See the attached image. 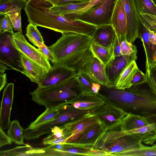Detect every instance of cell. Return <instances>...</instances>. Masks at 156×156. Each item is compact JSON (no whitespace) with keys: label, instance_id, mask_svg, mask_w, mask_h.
Returning <instances> with one entry per match:
<instances>
[{"label":"cell","instance_id":"2e32d148","mask_svg":"<svg viewBox=\"0 0 156 156\" xmlns=\"http://www.w3.org/2000/svg\"><path fill=\"white\" fill-rule=\"evenodd\" d=\"M106 102L98 94L82 93L67 104L76 109L93 112Z\"/></svg>","mask_w":156,"mask_h":156},{"label":"cell","instance_id":"7c38bea8","mask_svg":"<svg viewBox=\"0 0 156 156\" xmlns=\"http://www.w3.org/2000/svg\"><path fill=\"white\" fill-rule=\"evenodd\" d=\"M92 113L99 120L103 131L119 126L127 114L107 102Z\"/></svg>","mask_w":156,"mask_h":156},{"label":"cell","instance_id":"44dd1931","mask_svg":"<svg viewBox=\"0 0 156 156\" xmlns=\"http://www.w3.org/2000/svg\"><path fill=\"white\" fill-rule=\"evenodd\" d=\"M103 131L101 123L96 124L82 133L76 140L72 144L85 147L94 148L98 137Z\"/></svg>","mask_w":156,"mask_h":156},{"label":"cell","instance_id":"ee69618b","mask_svg":"<svg viewBox=\"0 0 156 156\" xmlns=\"http://www.w3.org/2000/svg\"><path fill=\"white\" fill-rule=\"evenodd\" d=\"M54 5L89 2L91 0H48Z\"/></svg>","mask_w":156,"mask_h":156},{"label":"cell","instance_id":"1f68e13d","mask_svg":"<svg viewBox=\"0 0 156 156\" xmlns=\"http://www.w3.org/2000/svg\"><path fill=\"white\" fill-rule=\"evenodd\" d=\"M156 155V149L152 146L149 147L144 145L137 147L120 152L114 156H139Z\"/></svg>","mask_w":156,"mask_h":156},{"label":"cell","instance_id":"9f6ffc18","mask_svg":"<svg viewBox=\"0 0 156 156\" xmlns=\"http://www.w3.org/2000/svg\"><path fill=\"white\" fill-rule=\"evenodd\" d=\"M155 66V67H156V65L155 66Z\"/></svg>","mask_w":156,"mask_h":156},{"label":"cell","instance_id":"b9f144b4","mask_svg":"<svg viewBox=\"0 0 156 156\" xmlns=\"http://www.w3.org/2000/svg\"><path fill=\"white\" fill-rule=\"evenodd\" d=\"M147 82L146 75L140 70L134 74L131 81L132 86Z\"/></svg>","mask_w":156,"mask_h":156},{"label":"cell","instance_id":"cb8c5ba5","mask_svg":"<svg viewBox=\"0 0 156 156\" xmlns=\"http://www.w3.org/2000/svg\"><path fill=\"white\" fill-rule=\"evenodd\" d=\"M139 70L136 60L132 61L121 74L115 88L122 90L130 88L132 86L131 81L133 77Z\"/></svg>","mask_w":156,"mask_h":156},{"label":"cell","instance_id":"9c48e42d","mask_svg":"<svg viewBox=\"0 0 156 156\" xmlns=\"http://www.w3.org/2000/svg\"><path fill=\"white\" fill-rule=\"evenodd\" d=\"M99 122L96 116L90 112L59 126L63 131L64 137L68 138L66 143L72 144L87 128Z\"/></svg>","mask_w":156,"mask_h":156},{"label":"cell","instance_id":"277c9868","mask_svg":"<svg viewBox=\"0 0 156 156\" xmlns=\"http://www.w3.org/2000/svg\"><path fill=\"white\" fill-rule=\"evenodd\" d=\"M82 92L81 86L75 76L54 85L38 86L30 94L33 101L46 109H52L67 104Z\"/></svg>","mask_w":156,"mask_h":156},{"label":"cell","instance_id":"9a60e30c","mask_svg":"<svg viewBox=\"0 0 156 156\" xmlns=\"http://www.w3.org/2000/svg\"><path fill=\"white\" fill-rule=\"evenodd\" d=\"M76 74L74 70L63 65L55 64L48 70L38 86L44 87L54 85L75 76Z\"/></svg>","mask_w":156,"mask_h":156},{"label":"cell","instance_id":"60d3db41","mask_svg":"<svg viewBox=\"0 0 156 156\" xmlns=\"http://www.w3.org/2000/svg\"><path fill=\"white\" fill-rule=\"evenodd\" d=\"M147 82L152 91L156 94V67L154 66L148 72H146Z\"/></svg>","mask_w":156,"mask_h":156},{"label":"cell","instance_id":"52a82bcc","mask_svg":"<svg viewBox=\"0 0 156 156\" xmlns=\"http://www.w3.org/2000/svg\"><path fill=\"white\" fill-rule=\"evenodd\" d=\"M14 34L5 32L0 34V62L24 74L26 70L23 64L21 54L14 41Z\"/></svg>","mask_w":156,"mask_h":156},{"label":"cell","instance_id":"c3c4849f","mask_svg":"<svg viewBox=\"0 0 156 156\" xmlns=\"http://www.w3.org/2000/svg\"><path fill=\"white\" fill-rule=\"evenodd\" d=\"M87 155L109 156L108 154L105 152L94 148H91L88 151Z\"/></svg>","mask_w":156,"mask_h":156},{"label":"cell","instance_id":"d4e9b609","mask_svg":"<svg viewBox=\"0 0 156 156\" xmlns=\"http://www.w3.org/2000/svg\"><path fill=\"white\" fill-rule=\"evenodd\" d=\"M149 124L150 123L146 118L137 115L129 113L123 118L120 126L121 130L126 131Z\"/></svg>","mask_w":156,"mask_h":156},{"label":"cell","instance_id":"7a4b0ae2","mask_svg":"<svg viewBox=\"0 0 156 156\" xmlns=\"http://www.w3.org/2000/svg\"><path fill=\"white\" fill-rule=\"evenodd\" d=\"M52 4L48 0H28L24 8L28 22L62 34H87L89 28L87 23L70 19L52 12L50 9Z\"/></svg>","mask_w":156,"mask_h":156},{"label":"cell","instance_id":"8992f818","mask_svg":"<svg viewBox=\"0 0 156 156\" xmlns=\"http://www.w3.org/2000/svg\"><path fill=\"white\" fill-rule=\"evenodd\" d=\"M90 112L74 108L67 104L62 105L60 107L58 113L53 120L33 128L24 129V139L27 140L37 139L43 135L48 134L55 126L69 122Z\"/></svg>","mask_w":156,"mask_h":156},{"label":"cell","instance_id":"83f0119b","mask_svg":"<svg viewBox=\"0 0 156 156\" xmlns=\"http://www.w3.org/2000/svg\"><path fill=\"white\" fill-rule=\"evenodd\" d=\"M60 107L46 109L34 121L30 123L27 128H33L53 120L58 113Z\"/></svg>","mask_w":156,"mask_h":156},{"label":"cell","instance_id":"484cf974","mask_svg":"<svg viewBox=\"0 0 156 156\" xmlns=\"http://www.w3.org/2000/svg\"><path fill=\"white\" fill-rule=\"evenodd\" d=\"M23 129L17 120L11 121L8 127L7 133L12 140L19 145H26L23 142Z\"/></svg>","mask_w":156,"mask_h":156},{"label":"cell","instance_id":"db71d44e","mask_svg":"<svg viewBox=\"0 0 156 156\" xmlns=\"http://www.w3.org/2000/svg\"><path fill=\"white\" fill-rule=\"evenodd\" d=\"M153 146L156 149V144H154Z\"/></svg>","mask_w":156,"mask_h":156},{"label":"cell","instance_id":"f35d334b","mask_svg":"<svg viewBox=\"0 0 156 156\" xmlns=\"http://www.w3.org/2000/svg\"><path fill=\"white\" fill-rule=\"evenodd\" d=\"M104 0H91L85 7L66 15L64 16L72 19L74 17L83 14Z\"/></svg>","mask_w":156,"mask_h":156},{"label":"cell","instance_id":"30bf717a","mask_svg":"<svg viewBox=\"0 0 156 156\" xmlns=\"http://www.w3.org/2000/svg\"><path fill=\"white\" fill-rule=\"evenodd\" d=\"M136 53L129 55H121L112 57L105 65V72L108 80L106 87L108 88L115 87L121 74L133 60L137 59Z\"/></svg>","mask_w":156,"mask_h":156},{"label":"cell","instance_id":"f1b7e54d","mask_svg":"<svg viewBox=\"0 0 156 156\" xmlns=\"http://www.w3.org/2000/svg\"><path fill=\"white\" fill-rule=\"evenodd\" d=\"M88 2L69 4L59 5H54L52 4L50 9L52 12L56 14L64 16L83 8Z\"/></svg>","mask_w":156,"mask_h":156},{"label":"cell","instance_id":"7dc6e473","mask_svg":"<svg viewBox=\"0 0 156 156\" xmlns=\"http://www.w3.org/2000/svg\"><path fill=\"white\" fill-rule=\"evenodd\" d=\"M112 48V57L114 58L116 57L122 55L121 53V43L119 41L117 37L115 39Z\"/></svg>","mask_w":156,"mask_h":156},{"label":"cell","instance_id":"3957f363","mask_svg":"<svg viewBox=\"0 0 156 156\" xmlns=\"http://www.w3.org/2000/svg\"><path fill=\"white\" fill-rule=\"evenodd\" d=\"M91 37L76 34H66L48 47L53 53L55 62L78 71L90 48Z\"/></svg>","mask_w":156,"mask_h":156},{"label":"cell","instance_id":"ab89813d","mask_svg":"<svg viewBox=\"0 0 156 156\" xmlns=\"http://www.w3.org/2000/svg\"><path fill=\"white\" fill-rule=\"evenodd\" d=\"M0 20V34L5 32L14 33L13 27L9 16L4 15Z\"/></svg>","mask_w":156,"mask_h":156},{"label":"cell","instance_id":"bcb514c9","mask_svg":"<svg viewBox=\"0 0 156 156\" xmlns=\"http://www.w3.org/2000/svg\"><path fill=\"white\" fill-rule=\"evenodd\" d=\"M12 141L0 126V147H1L5 145L11 144Z\"/></svg>","mask_w":156,"mask_h":156},{"label":"cell","instance_id":"f546056e","mask_svg":"<svg viewBox=\"0 0 156 156\" xmlns=\"http://www.w3.org/2000/svg\"><path fill=\"white\" fill-rule=\"evenodd\" d=\"M140 16L143 14L156 15V5L152 0H133Z\"/></svg>","mask_w":156,"mask_h":156},{"label":"cell","instance_id":"8fae6325","mask_svg":"<svg viewBox=\"0 0 156 156\" xmlns=\"http://www.w3.org/2000/svg\"><path fill=\"white\" fill-rule=\"evenodd\" d=\"M105 67V65L93 55L89 48L77 73L81 71L86 73L95 82L107 87L108 80Z\"/></svg>","mask_w":156,"mask_h":156},{"label":"cell","instance_id":"f907efd6","mask_svg":"<svg viewBox=\"0 0 156 156\" xmlns=\"http://www.w3.org/2000/svg\"><path fill=\"white\" fill-rule=\"evenodd\" d=\"M101 85L97 83L94 82L92 85V89L93 92L98 94L101 88Z\"/></svg>","mask_w":156,"mask_h":156},{"label":"cell","instance_id":"816d5d0a","mask_svg":"<svg viewBox=\"0 0 156 156\" xmlns=\"http://www.w3.org/2000/svg\"><path fill=\"white\" fill-rule=\"evenodd\" d=\"M148 122L150 123H153L155 126V130L156 131V114L146 118Z\"/></svg>","mask_w":156,"mask_h":156},{"label":"cell","instance_id":"f5cc1de1","mask_svg":"<svg viewBox=\"0 0 156 156\" xmlns=\"http://www.w3.org/2000/svg\"><path fill=\"white\" fill-rule=\"evenodd\" d=\"M155 5H156V0H152Z\"/></svg>","mask_w":156,"mask_h":156},{"label":"cell","instance_id":"681fc988","mask_svg":"<svg viewBox=\"0 0 156 156\" xmlns=\"http://www.w3.org/2000/svg\"><path fill=\"white\" fill-rule=\"evenodd\" d=\"M67 140L68 138L65 137L57 138L54 140L48 142L46 145H54L66 143Z\"/></svg>","mask_w":156,"mask_h":156},{"label":"cell","instance_id":"74e56055","mask_svg":"<svg viewBox=\"0 0 156 156\" xmlns=\"http://www.w3.org/2000/svg\"><path fill=\"white\" fill-rule=\"evenodd\" d=\"M64 137L62 130L58 126L53 128L47 136L43 139L42 143L46 145L47 143L56 139Z\"/></svg>","mask_w":156,"mask_h":156},{"label":"cell","instance_id":"603a6c76","mask_svg":"<svg viewBox=\"0 0 156 156\" xmlns=\"http://www.w3.org/2000/svg\"><path fill=\"white\" fill-rule=\"evenodd\" d=\"M125 132L138 136L141 140L142 142L146 144L152 145L156 141V131L153 123Z\"/></svg>","mask_w":156,"mask_h":156},{"label":"cell","instance_id":"d6986e66","mask_svg":"<svg viewBox=\"0 0 156 156\" xmlns=\"http://www.w3.org/2000/svg\"><path fill=\"white\" fill-rule=\"evenodd\" d=\"M111 25L114 28L119 41L121 38L126 36L127 19L123 4L121 0H116L113 11Z\"/></svg>","mask_w":156,"mask_h":156},{"label":"cell","instance_id":"836d02e7","mask_svg":"<svg viewBox=\"0 0 156 156\" xmlns=\"http://www.w3.org/2000/svg\"><path fill=\"white\" fill-rule=\"evenodd\" d=\"M76 76L81 86L82 93H94L92 90V87L93 83L96 82L88 75L81 71H79L76 73Z\"/></svg>","mask_w":156,"mask_h":156},{"label":"cell","instance_id":"e575fe53","mask_svg":"<svg viewBox=\"0 0 156 156\" xmlns=\"http://www.w3.org/2000/svg\"><path fill=\"white\" fill-rule=\"evenodd\" d=\"M21 9H18L13 10L8 12L5 15H7L9 17L14 29L23 34L21 15Z\"/></svg>","mask_w":156,"mask_h":156},{"label":"cell","instance_id":"ba28073f","mask_svg":"<svg viewBox=\"0 0 156 156\" xmlns=\"http://www.w3.org/2000/svg\"><path fill=\"white\" fill-rule=\"evenodd\" d=\"M116 0H104L83 14L72 19L78 20L99 27L111 24Z\"/></svg>","mask_w":156,"mask_h":156},{"label":"cell","instance_id":"d6a6232c","mask_svg":"<svg viewBox=\"0 0 156 156\" xmlns=\"http://www.w3.org/2000/svg\"><path fill=\"white\" fill-rule=\"evenodd\" d=\"M27 0H10L6 1H0V15H4L10 11L24 7Z\"/></svg>","mask_w":156,"mask_h":156},{"label":"cell","instance_id":"4316f807","mask_svg":"<svg viewBox=\"0 0 156 156\" xmlns=\"http://www.w3.org/2000/svg\"><path fill=\"white\" fill-rule=\"evenodd\" d=\"M90 48L93 55L105 65L112 58L113 49H109L98 45L91 41Z\"/></svg>","mask_w":156,"mask_h":156},{"label":"cell","instance_id":"f6af8a7d","mask_svg":"<svg viewBox=\"0 0 156 156\" xmlns=\"http://www.w3.org/2000/svg\"><path fill=\"white\" fill-rule=\"evenodd\" d=\"M39 50L53 64L55 62L54 55L52 52L49 48L45 44L38 48Z\"/></svg>","mask_w":156,"mask_h":156},{"label":"cell","instance_id":"7bdbcfd3","mask_svg":"<svg viewBox=\"0 0 156 156\" xmlns=\"http://www.w3.org/2000/svg\"><path fill=\"white\" fill-rule=\"evenodd\" d=\"M5 65L0 62V91L4 88L7 82L5 70L8 69Z\"/></svg>","mask_w":156,"mask_h":156},{"label":"cell","instance_id":"11a10c76","mask_svg":"<svg viewBox=\"0 0 156 156\" xmlns=\"http://www.w3.org/2000/svg\"><path fill=\"white\" fill-rule=\"evenodd\" d=\"M10 0H0V1L4 2V1H8Z\"/></svg>","mask_w":156,"mask_h":156},{"label":"cell","instance_id":"5b68a950","mask_svg":"<svg viewBox=\"0 0 156 156\" xmlns=\"http://www.w3.org/2000/svg\"><path fill=\"white\" fill-rule=\"evenodd\" d=\"M120 125L104 131L98 137L94 148L104 151L111 156L144 146L139 137L121 130Z\"/></svg>","mask_w":156,"mask_h":156},{"label":"cell","instance_id":"7402d4cb","mask_svg":"<svg viewBox=\"0 0 156 156\" xmlns=\"http://www.w3.org/2000/svg\"><path fill=\"white\" fill-rule=\"evenodd\" d=\"M21 57L26 70L24 74L31 81L39 85L45 78L48 70L31 61L22 54Z\"/></svg>","mask_w":156,"mask_h":156},{"label":"cell","instance_id":"5bb4252c","mask_svg":"<svg viewBox=\"0 0 156 156\" xmlns=\"http://www.w3.org/2000/svg\"><path fill=\"white\" fill-rule=\"evenodd\" d=\"M138 34L146 55V72H148L156 65V33L147 28L140 18Z\"/></svg>","mask_w":156,"mask_h":156},{"label":"cell","instance_id":"6da1fadb","mask_svg":"<svg viewBox=\"0 0 156 156\" xmlns=\"http://www.w3.org/2000/svg\"><path fill=\"white\" fill-rule=\"evenodd\" d=\"M99 93L106 102L127 114L145 118L156 114V94L147 82L125 90L108 88L101 85Z\"/></svg>","mask_w":156,"mask_h":156},{"label":"cell","instance_id":"e0dca14e","mask_svg":"<svg viewBox=\"0 0 156 156\" xmlns=\"http://www.w3.org/2000/svg\"><path fill=\"white\" fill-rule=\"evenodd\" d=\"M125 10L127 21V39L133 43L139 37L138 29L140 15L138 14L133 0H121Z\"/></svg>","mask_w":156,"mask_h":156},{"label":"cell","instance_id":"4fadbf2b","mask_svg":"<svg viewBox=\"0 0 156 156\" xmlns=\"http://www.w3.org/2000/svg\"><path fill=\"white\" fill-rule=\"evenodd\" d=\"M13 37L16 48L22 55L47 70L51 68L49 60L38 49L28 43L22 34L17 31Z\"/></svg>","mask_w":156,"mask_h":156},{"label":"cell","instance_id":"4dcf8cb0","mask_svg":"<svg viewBox=\"0 0 156 156\" xmlns=\"http://www.w3.org/2000/svg\"><path fill=\"white\" fill-rule=\"evenodd\" d=\"M26 35L34 46L39 48L45 44L41 34L37 26L29 23L26 28Z\"/></svg>","mask_w":156,"mask_h":156},{"label":"cell","instance_id":"d590c367","mask_svg":"<svg viewBox=\"0 0 156 156\" xmlns=\"http://www.w3.org/2000/svg\"><path fill=\"white\" fill-rule=\"evenodd\" d=\"M120 43L122 55H129L133 53H137L136 47L133 43L128 40L126 35L121 37Z\"/></svg>","mask_w":156,"mask_h":156},{"label":"cell","instance_id":"8d00e7d4","mask_svg":"<svg viewBox=\"0 0 156 156\" xmlns=\"http://www.w3.org/2000/svg\"><path fill=\"white\" fill-rule=\"evenodd\" d=\"M140 17L147 28L156 33V15L143 14L141 15Z\"/></svg>","mask_w":156,"mask_h":156},{"label":"cell","instance_id":"ac0fdd59","mask_svg":"<svg viewBox=\"0 0 156 156\" xmlns=\"http://www.w3.org/2000/svg\"><path fill=\"white\" fill-rule=\"evenodd\" d=\"M14 84L8 83L4 88L1 102L0 125L3 129L8 128L10 124L11 112L14 98Z\"/></svg>","mask_w":156,"mask_h":156},{"label":"cell","instance_id":"ffe728a7","mask_svg":"<svg viewBox=\"0 0 156 156\" xmlns=\"http://www.w3.org/2000/svg\"><path fill=\"white\" fill-rule=\"evenodd\" d=\"M117 37L115 31L111 24L98 27L92 38V41L101 46L113 49V46Z\"/></svg>","mask_w":156,"mask_h":156}]
</instances>
